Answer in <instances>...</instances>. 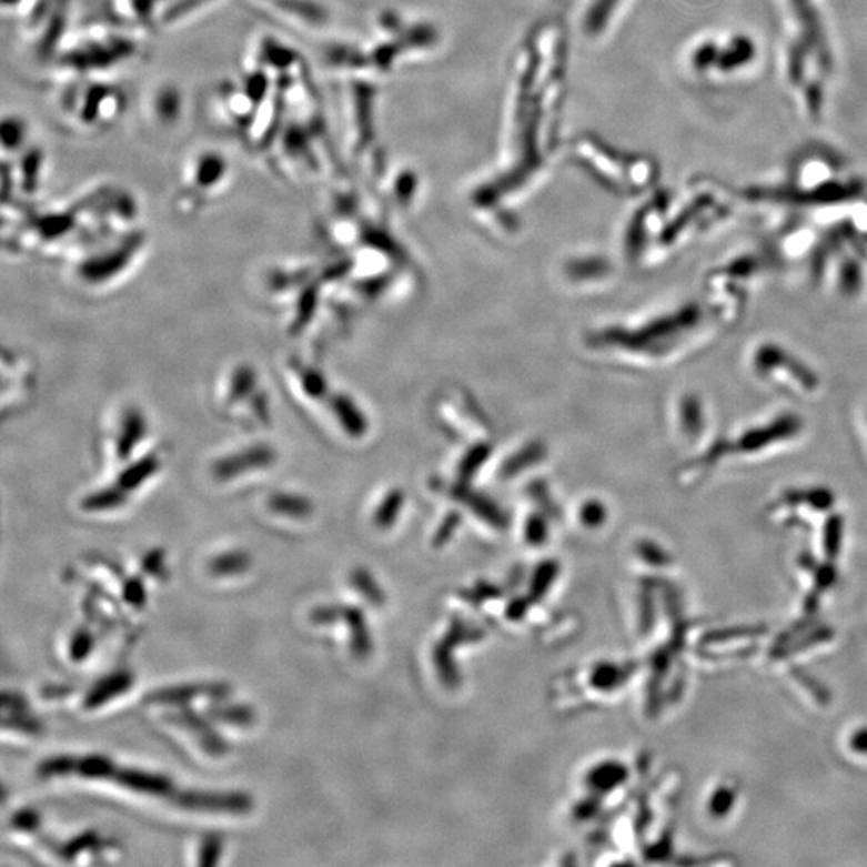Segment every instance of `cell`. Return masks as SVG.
I'll return each mask as SVG.
<instances>
[{"mask_svg": "<svg viewBox=\"0 0 867 867\" xmlns=\"http://www.w3.org/2000/svg\"><path fill=\"white\" fill-rule=\"evenodd\" d=\"M848 746H850L853 754L867 757V726H861L851 733Z\"/></svg>", "mask_w": 867, "mask_h": 867, "instance_id": "obj_16", "label": "cell"}, {"mask_svg": "<svg viewBox=\"0 0 867 867\" xmlns=\"http://www.w3.org/2000/svg\"><path fill=\"white\" fill-rule=\"evenodd\" d=\"M93 638L88 629L81 628L74 633L70 643V656L74 662H82L92 651Z\"/></svg>", "mask_w": 867, "mask_h": 867, "instance_id": "obj_12", "label": "cell"}, {"mask_svg": "<svg viewBox=\"0 0 867 867\" xmlns=\"http://www.w3.org/2000/svg\"><path fill=\"white\" fill-rule=\"evenodd\" d=\"M790 673H793L795 682L800 683L819 704L829 703V693H827V690L824 689V686L819 685L813 676H809L807 672L802 671V668H793Z\"/></svg>", "mask_w": 867, "mask_h": 867, "instance_id": "obj_11", "label": "cell"}, {"mask_svg": "<svg viewBox=\"0 0 867 867\" xmlns=\"http://www.w3.org/2000/svg\"><path fill=\"white\" fill-rule=\"evenodd\" d=\"M250 566L251 556L246 552H226L215 556L208 568L214 577H232L244 574Z\"/></svg>", "mask_w": 867, "mask_h": 867, "instance_id": "obj_5", "label": "cell"}, {"mask_svg": "<svg viewBox=\"0 0 867 867\" xmlns=\"http://www.w3.org/2000/svg\"><path fill=\"white\" fill-rule=\"evenodd\" d=\"M762 629L758 627H734L714 629V632L707 633L704 638L705 644H717L732 642V639L747 638V635H757Z\"/></svg>", "mask_w": 867, "mask_h": 867, "instance_id": "obj_9", "label": "cell"}, {"mask_svg": "<svg viewBox=\"0 0 867 867\" xmlns=\"http://www.w3.org/2000/svg\"><path fill=\"white\" fill-rule=\"evenodd\" d=\"M208 717L229 725L248 726L254 722V710L243 704H212L206 710Z\"/></svg>", "mask_w": 867, "mask_h": 867, "instance_id": "obj_6", "label": "cell"}, {"mask_svg": "<svg viewBox=\"0 0 867 867\" xmlns=\"http://www.w3.org/2000/svg\"><path fill=\"white\" fill-rule=\"evenodd\" d=\"M841 532H844L841 517H830L826 527V537H824V550H826V554L830 559L837 557L838 552H840Z\"/></svg>", "mask_w": 867, "mask_h": 867, "instance_id": "obj_10", "label": "cell"}, {"mask_svg": "<svg viewBox=\"0 0 867 867\" xmlns=\"http://www.w3.org/2000/svg\"><path fill=\"white\" fill-rule=\"evenodd\" d=\"M164 719L171 723V725L182 728L183 732L192 734L201 748L206 754L212 755V757H224L226 752H229V744L225 743L224 737L212 728L206 718L198 715L192 708L182 705L180 710H171L164 714Z\"/></svg>", "mask_w": 867, "mask_h": 867, "instance_id": "obj_2", "label": "cell"}, {"mask_svg": "<svg viewBox=\"0 0 867 867\" xmlns=\"http://www.w3.org/2000/svg\"><path fill=\"white\" fill-rule=\"evenodd\" d=\"M124 599L131 603L132 606H143L145 603V592H143L142 582L139 578H132L124 588Z\"/></svg>", "mask_w": 867, "mask_h": 867, "instance_id": "obj_15", "label": "cell"}, {"mask_svg": "<svg viewBox=\"0 0 867 867\" xmlns=\"http://www.w3.org/2000/svg\"><path fill=\"white\" fill-rule=\"evenodd\" d=\"M270 508L290 517H304L311 513V505L298 496L279 495L270 500Z\"/></svg>", "mask_w": 867, "mask_h": 867, "instance_id": "obj_8", "label": "cell"}, {"mask_svg": "<svg viewBox=\"0 0 867 867\" xmlns=\"http://www.w3.org/2000/svg\"><path fill=\"white\" fill-rule=\"evenodd\" d=\"M38 775L42 778L78 776L82 779L107 780L132 793L163 798L186 811L246 815L254 807L253 798L248 794L182 789L168 776L145 769L125 768L105 755H57L39 763Z\"/></svg>", "mask_w": 867, "mask_h": 867, "instance_id": "obj_1", "label": "cell"}, {"mask_svg": "<svg viewBox=\"0 0 867 867\" xmlns=\"http://www.w3.org/2000/svg\"><path fill=\"white\" fill-rule=\"evenodd\" d=\"M837 568L830 566V564H824V566L815 567V585L816 593H824L829 589L830 586L836 584Z\"/></svg>", "mask_w": 867, "mask_h": 867, "instance_id": "obj_14", "label": "cell"}, {"mask_svg": "<svg viewBox=\"0 0 867 867\" xmlns=\"http://www.w3.org/2000/svg\"><path fill=\"white\" fill-rule=\"evenodd\" d=\"M222 841L218 837L206 838L201 845L200 850V865L212 866L218 865L219 858H221Z\"/></svg>", "mask_w": 867, "mask_h": 867, "instance_id": "obj_13", "label": "cell"}, {"mask_svg": "<svg viewBox=\"0 0 867 867\" xmlns=\"http://www.w3.org/2000/svg\"><path fill=\"white\" fill-rule=\"evenodd\" d=\"M13 826L20 830H32L39 824L38 815L31 809H23V811L17 813L13 818Z\"/></svg>", "mask_w": 867, "mask_h": 867, "instance_id": "obj_17", "label": "cell"}, {"mask_svg": "<svg viewBox=\"0 0 867 867\" xmlns=\"http://www.w3.org/2000/svg\"><path fill=\"white\" fill-rule=\"evenodd\" d=\"M737 800V789L728 784H722L708 798V815L715 819H723L733 811Z\"/></svg>", "mask_w": 867, "mask_h": 867, "instance_id": "obj_7", "label": "cell"}, {"mask_svg": "<svg viewBox=\"0 0 867 867\" xmlns=\"http://www.w3.org/2000/svg\"><path fill=\"white\" fill-rule=\"evenodd\" d=\"M134 685V675L131 672H117L108 675L107 678L100 679L92 689L85 694L84 708L85 710H95V708L102 707L110 703L114 697H120L122 694L128 693Z\"/></svg>", "mask_w": 867, "mask_h": 867, "instance_id": "obj_4", "label": "cell"}, {"mask_svg": "<svg viewBox=\"0 0 867 867\" xmlns=\"http://www.w3.org/2000/svg\"><path fill=\"white\" fill-rule=\"evenodd\" d=\"M230 686L224 683H195V685L172 686V688L151 690L147 694V704L182 705L198 697H211V699H224L229 696Z\"/></svg>", "mask_w": 867, "mask_h": 867, "instance_id": "obj_3", "label": "cell"}]
</instances>
